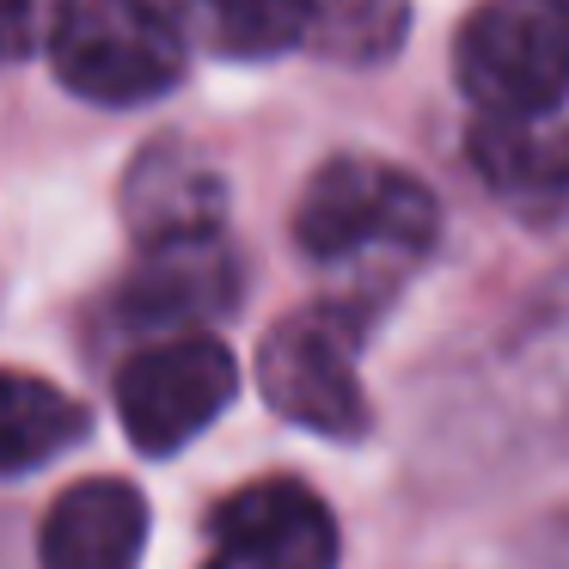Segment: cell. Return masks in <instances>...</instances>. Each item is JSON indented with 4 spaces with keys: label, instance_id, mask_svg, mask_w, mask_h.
Returning a JSON list of instances; mask_svg holds the SVG:
<instances>
[{
    "label": "cell",
    "instance_id": "1",
    "mask_svg": "<svg viewBox=\"0 0 569 569\" xmlns=\"http://www.w3.org/2000/svg\"><path fill=\"white\" fill-rule=\"evenodd\" d=\"M441 209L429 184L380 160H325L295 202V239L319 263L386 270L435 246Z\"/></svg>",
    "mask_w": 569,
    "mask_h": 569
},
{
    "label": "cell",
    "instance_id": "2",
    "mask_svg": "<svg viewBox=\"0 0 569 569\" xmlns=\"http://www.w3.org/2000/svg\"><path fill=\"white\" fill-rule=\"evenodd\" d=\"M361 307H300L276 319L258 343V392L295 429L325 441H356L368 429L361 392Z\"/></svg>",
    "mask_w": 569,
    "mask_h": 569
},
{
    "label": "cell",
    "instance_id": "3",
    "mask_svg": "<svg viewBox=\"0 0 569 569\" xmlns=\"http://www.w3.org/2000/svg\"><path fill=\"white\" fill-rule=\"evenodd\" d=\"M453 68L483 117H557L569 99V0H483Z\"/></svg>",
    "mask_w": 569,
    "mask_h": 569
},
{
    "label": "cell",
    "instance_id": "4",
    "mask_svg": "<svg viewBox=\"0 0 569 569\" xmlns=\"http://www.w3.org/2000/svg\"><path fill=\"white\" fill-rule=\"evenodd\" d=\"M50 62L87 104H148L184 80V38L153 0H74Z\"/></svg>",
    "mask_w": 569,
    "mask_h": 569
},
{
    "label": "cell",
    "instance_id": "5",
    "mask_svg": "<svg viewBox=\"0 0 569 569\" xmlns=\"http://www.w3.org/2000/svg\"><path fill=\"white\" fill-rule=\"evenodd\" d=\"M239 392V368L214 337H166L117 373V417L136 453L172 459L190 447Z\"/></svg>",
    "mask_w": 569,
    "mask_h": 569
},
{
    "label": "cell",
    "instance_id": "6",
    "mask_svg": "<svg viewBox=\"0 0 569 569\" xmlns=\"http://www.w3.org/2000/svg\"><path fill=\"white\" fill-rule=\"evenodd\" d=\"M246 295V263H239L227 227L214 233H184V239H153L141 246V263L129 270L117 295V319L136 331H172L197 337L190 325L227 319Z\"/></svg>",
    "mask_w": 569,
    "mask_h": 569
},
{
    "label": "cell",
    "instance_id": "7",
    "mask_svg": "<svg viewBox=\"0 0 569 569\" xmlns=\"http://www.w3.org/2000/svg\"><path fill=\"white\" fill-rule=\"evenodd\" d=\"M202 569H337V520L307 483L258 478L209 515Z\"/></svg>",
    "mask_w": 569,
    "mask_h": 569
},
{
    "label": "cell",
    "instance_id": "8",
    "mask_svg": "<svg viewBox=\"0 0 569 569\" xmlns=\"http://www.w3.org/2000/svg\"><path fill=\"white\" fill-rule=\"evenodd\" d=\"M148 496L123 478H80L56 496L38 532L43 569H141Z\"/></svg>",
    "mask_w": 569,
    "mask_h": 569
},
{
    "label": "cell",
    "instance_id": "9",
    "mask_svg": "<svg viewBox=\"0 0 569 569\" xmlns=\"http://www.w3.org/2000/svg\"><path fill=\"white\" fill-rule=\"evenodd\" d=\"M466 153L508 202H557L569 190V117H478Z\"/></svg>",
    "mask_w": 569,
    "mask_h": 569
},
{
    "label": "cell",
    "instance_id": "10",
    "mask_svg": "<svg viewBox=\"0 0 569 569\" xmlns=\"http://www.w3.org/2000/svg\"><path fill=\"white\" fill-rule=\"evenodd\" d=\"M123 209H129V227H136L141 246L153 239H184V233H214L221 227V178H214L209 160H197L190 148H148L129 172V190H123Z\"/></svg>",
    "mask_w": 569,
    "mask_h": 569
},
{
    "label": "cell",
    "instance_id": "11",
    "mask_svg": "<svg viewBox=\"0 0 569 569\" xmlns=\"http://www.w3.org/2000/svg\"><path fill=\"white\" fill-rule=\"evenodd\" d=\"M87 441V410L38 373L0 368V478H26Z\"/></svg>",
    "mask_w": 569,
    "mask_h": 569
},
{
    "label": "cell",
    "instance_id": "12",
    "mask_svg": "<svg viewBox=\"0 0 569 569\" xmlns=\"http://www.w3.org/2000/svg\"><path fill=\"white\" fill-rule=\"evenodd\" d=\"M410 0H307V38L300 50L337 68H380L405 50Z\"/></svg>",
    "mask_w": 569,
    "mask_h": 569
},
{
    "label": "cell",
    "instance_id": "13",
    "mask_svg": "<svg viewBox=\"0 0 569 569\" xmlns=\"http://www.w3.org/2000/svg\"><path fill=\"white\" fill-rule=\"evenodd\" d=\"M184 19L233 62H270L307 38V0H184Z\"/></svg>",
    "mask_w": 569,
    "mask_h": 569
},
{
    "label": "cell",
    "instance_id": "14",
    "mask_svg": "<svg viewBox=\"0 0 569 569\" xmlns=\"http://www.w3.org/2000/svg\"><path fill=\"white\" fill-rule=\"evenodd\" d=\"M68 13H74V0H0V62L56 50Z\"/></svg>",
    "mask_w": 569,
    "mask_h": 569
}]
</instances>
